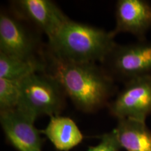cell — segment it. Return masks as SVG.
<instances>
[{"label":"cell","instance_id":"obj_1","mask_svg":"<svg viewBox=\"0 0 151 151\" xmlns=\"http://www.w3.org/2000/svg\"><path fill=\"white\" fill-rule=\"evenodd\" d=\"M46 72L59 81L67 97L79 111L97 112L108 106L118 93L116 81L96 62L62 60L46 52Z\"/></svg>","mask_w":151,"mask_h":151},{"label":"cell","instance_id":"obj_2","mask_svg":"<svg viewBox=\"0 0 151 151\" xmlns=\"http://www.w3.org/2000/svg\"><path fill=\"white\" fill-rule=\"evenodd\" d=\"M111 31L69 19L50 39L47 52L73 62L101 63L117 44Z\"/></svg>","mask_w":151,"mask_h":151},{"label":"cell","instance_id":"obj_3","mask_svg":"<svg viewBox=\"0 0 151 151\" xmlns=\"http://www.w3.org/2000/svg\"><path fill=\"white\" fill-rule=\"evenodd\" d=\"M67 95L59 81L51 74L35 73L21 81L17 110L34 122L39 117L59 116L66 106Z\"/></svg>","mask_w":151,"mask_h":151},{"label":"cell","instance_id":"obj_4","mask_svg":"<svg viewBox=\"0 0 151 151\" xmlns=\"http://www.w3.org/2000/svg\"><path fill=\"white\" fill-rule=\"evenodd\" d=\"M115 81H124L150 75L151 43L142 40L115 46L100 63Z\"/></svg>","mask_w":151,"mask_h":151},{"label":"cell","instance_id":"obj_5","mask_svg":"<svg viewBox=\"0 0 151 151\" xmlns=\"http://www.w3.org/2000/svg\"><path fill=\"white\" fill-rule=\"evenodd\" d=\"M12 11L0 13V52L19 58L42 56L40 37Z\"/></svg>","mask_w":151,"mask_h":151},{"label":"cell","instance_id":"obj_6","mask_svg":"<svg viewBox=\"0 0 151 151\" xmlns=\"http://www.w3.org/2000/svg\"><path fill=\"white\" fill-rule=\"evenodd\" d=\"M107 107L111 116L118 120L130 118L146 121L151 113V75L125 83Z\"/></svg>","mask_w":151,"mask_h":151},{"label":"cell","instance_id":"obj_7","mask_svg":"<svg viewBox=\"0 0 151 151\" xmlns=\"http://www.w3.org/2000/svg\"><path fill=\"white\" fill-rule=\"evenodd\" d=\"M11 10L50 39L70 18L50 0H16Z\"/></svg>","mask_w":151,"mask_h":151},{"label":"cell","instance_id":"obj_8","mask_svg":"<svg viewBox=\"0 0 151 151\" xmlns=\"http://www.w3.org/2000/svg\"><path fill=\"white\" fill-rule=\"evenodd\" d=\"M6 139L18 151H42L43 139L33 121L17 110L0 111Z\"/></svg>","mask_w":151,"mask_h":151},{"label":"cell","instance_id":"obj_9","mask_svg":"<svg viewBox=\"0 0 151 151\" xmlns=\"http://www.w3.org/2000/svg\"><path fill=\"white\" fill-rule=\"evenodd\" d=\"M116 27L113 35L127 32L141 41L151 27V4L145 0H118L116 4Z\"/></svg>","mask_w":151,"mask_h":151},{"label":"cell","instance_id":"obj_10","mask_svg":"<svg viewBox=\"0 0 151 151\" xmlns=\"http://www.w3.org/2000/svg\"><path fill=\"white\" fill-rule=\"evenodd\" d=\"M47 127L41 131L57 150L69 151L82 142L83 135L72 119L68 117H50Z\"/></svg>","mask_w":151,"mask_h":151},{"label":"cell","instance_id":"obj_11","mask_svg":"<svg viewBox=\"0 0 151 151\" xmlns=\"http://www.w3.org/2000/svg\"><path fill=\"white\" fill-rule=\"evenodd\" d=\"M118 120L114 130L122 148L127 151H151V131L146 122L130 118Z\"/></svg>","mask_w":151,"mask_h":151},{"label":"cell","instance_id":"obj_12","mask_svg":"<svg viewBox=\"0 0 151 151\" xmlns=\"http://www.w3.org/2000/svg\"><path fill=\"white\" fill-rule=\"evenodd\" d=\"M46 71V65L43 55L25 58L0 52V78L22 81L33 73Z\"/></svg>","mask_w":151,"mask_h":151},{"label":"cell","instance_id":"obj_13","mask_svg":"<svg viewBox=\"0 0 151 151\" xmlns=\"http://www.w3.org/2000/svg\"><path fill=\"white\" fill-rule=\"evenodd\" d=\"M21 92V81L0 78V111L16 109Z\"/></svg>","mask_w":151,"mask_h":151},{"label":"cell","instance_id":"obj_14","mask_svg":"<svg viewBox=\"0 0 151 151\" xmlns=\"http://www.w3.org/2000/svg\"><path fill=\"white\" fill-rule=\"evenodd\" d=\"M122 148L118 137L113 131L104 134L101 137V141L95 146H90L88 151H119Z\"/></svg>","mask_w":151,"mask_h":151}]
</instances>
